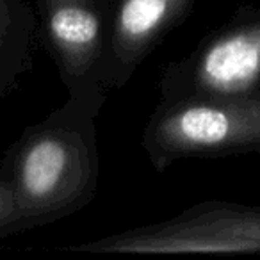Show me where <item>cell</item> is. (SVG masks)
<instances>
[{"label":"cell","instance_id":"7a4b0ae2","mask_svg":"<svg viewBox=\"0 0 260 260\" xmlns=\"http://www.w3.org/2000/svg\"><path fill=\"white\" fill-rule=\"evenodd\" d=\"M141 145L159 173L182 159L260 152V93L244 100H159Z\"/></svg>","mask_w":260,"mask_h":260},{"label":"cell","instance_id":"9c48e42d","mask_svg":"<svg viewBox=\"0 0 260 260\" xmlns=\"http://www.w3.org/2000/svg\"><path fill=\"white\" fill-rule=\"evenodd\" d=\"M38 4V8H41V6H45V4H50V2H57V0H34ZM96 2V0H94Z\"/></svg>","mask_w":260,"mask_h":260},{"label":"cell","instance_id":"3957f363","mask_svg":"<svg viewBox=\"0 0 260 260\" xmlns=\"http://www.w3.org/2000/svg\"><path fill=\"white\" fill-rule=\"evenodd\" d=\"M160 100H244L260 93V6H241L162 70Z\"/></svg>","mask_w":260,"mask_h":260},{"label":"cell","instance_id":"52a82bcc","mask_svg":"<svg viewBox=\"0 0 260 260\" xmlns=\"http://www.w3.org/2000/svg\"><path fill=\"white\" fill-rule=\"evenodd\" d=\"M36 32L29 0H0V104L32 72Z\"/></svg>","mask_w":260,"mask_h":260},{"label":"cell","instance_id":"ba28073f","mask_svg":"<svg viewBox=\"0 0 260 260\" xmlns=\"http://www.w3.org/2000/svg\"><path fill=\"white\" fill-rule=\"evenodd\" d=\"M25 232L18 216L13 184L0 173V241Z\"/></svg>","mask_w":260,"mask_h":260},{"label":"cell","instance_id":"5b68a950","mask_svg":"<svg viewBox=\"0 0 260 260\" xmlns=\"http://www.w3.org/2000/svg\"><path fill=\"white\" fill-rule=\"evenodd\" d=\"M40 29L70 98L105 104L102 64L107 23L94 0H57L41 6Z\"/></svg>","mask_w":260,"mask_h":260},{"label":"cell","instance_id":"277c9868","mask_svg":"<svg viewBox=\"0 0 260 260\" xmlns=\"http://www.w3.org/2000/svg\"><path fill=\"white\" fill-rule=\"evenodd\" d=\"M89 253H256L260 205L202 202L160 223L72 246Z\"/></svg>","mask_w":260,"mask_h":260},{"label":"cell","instance_id":"8992f818","mask_svg":"<svg viewBox=\"0 0 260 260\" xmlns=\"http://www.w3.org/2000/svg\"><path fill=\"white\" fill-rule=\"evenodd\" d=\"M107 23L105 91L123 89L159 43L191 15L194 0H96Z\"/></svg>","mask_w":260,"mask_h":260},{"label":"cell","instance_id":"6da1fadb","mask_svg":"<svg viewBox=\"0 0 260 260\" xmlns=\"http://www.w3.org/2000/svg\"><path fill=\"white\" fill-rule=\"evenodd\" d=\"M104 104L70 98L27 126L2 157L23 228L43 226L87 207L100 182L96 118Z\"/></svg>","mask_w":260,"mask_h":260}]
</instances>
